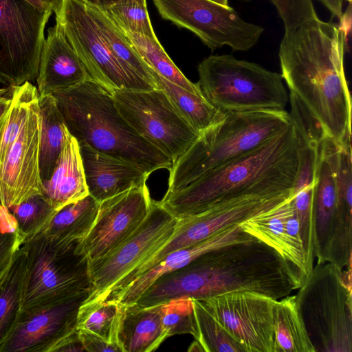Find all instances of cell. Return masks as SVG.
Masks as SVG:
<instances>
[{
  "label": "cell",
  "instance_id": "cell-1",
  "mask_svg": "<svg viewBox=\"0 0 352 352\" xmlns=\"http://www.w3.org/2000/svg\"><path fill=\"white\" fill-rule=\"evenodd\" d=\"M346 32L316 17L285 31L278 58L289 89L290 116L309 141L351 142V97L344 74Z\"/></svg>",
  "mask_w": 352,
  "mask_h": 352
},
{
  "label": "cell",
  "instance_id": "cell-2",
  "mask_svg": "<svg viewBox=\"0 0 352 352\" xmlns=\"http://www.w3.org/2000/svg\"><path fill=\"white\" fill-rule=\"evenodd\" d=\"M298 288L282 257L255 239L212 250L162 275L135 304L149 307L175 298L201 300L236 291L279 300Z\"/></svg>",
  "mask_w": 352,
  "mask_h": 352
},
{
  "label": "cell",
  "instance_id": "cell-3",
  "mask_svg": "<svg viewBox=\"0 0 352 352\" xmlns=\"http://www.w3.org/2000/svg\"><path fill=\"white\" fill-rule=\"evenodd\" d=\"M299 148V134L292 122L283 133L263 145L180 190L166 192L159 202L179 219L241 196H273L292 192L298 169Z\"/></svg>",
  "mask_w": 352,
  "mask_h": 352
},
{
  "label": "cell",
  "instance_id": "cell-4",
  "mask_svg": "<svg viewBox=\"0 0 352 352\" xmlns=\"http://www.w3.org/2000/svg\"><path fill=\"white\" fill-rule=\"evenodd\" d=\"M78 144L130 162L151 175L171 160L144 139L118 110L111 94L92 80L52 94Z\"/></svg>",
  "mask_w": 352,
  "mask_h": 352
},
{
  "label": "cell",
  "instance_id": "cell-5",
  "mask_svg": "<svg viewBox=\"0 0 352 352\" xmlns=\"http://www.w3.org/2000/svg\"><path fill=\"white\" fill-rule=\"evenodd\" d=\"M285 109L228 112L200 133L173 163L166 192L180 190L209 172L243 155L283 133L292 124Z\"/></svg>",
  "mask_w": 352,
  "mask_h": 352
},
{
  "label": "cell",
  "instance_id": "cell-6",
  "mask_svg": "<svg viewBox=\"0 0 352 352\" xmlns=\"http://www.w3.org/2000/svg\"><path fill=\"white\" fill-rule=\"evenodd\" d=\"M82 240L56 241L40 232L21 243L24 267L20 313L93 292Z\"/></svg>",
  "mask_w": 352,
  "mask_h": 352
},
{
  "label": "cell",
  "instance_id": "cell-7",
  "mask_svg": "<svg viewBox=\"0 0 352 352\" xmlns=\"http://www.w3.org/2000/svg\"><path fill=\"white\" fill-rule=\"evenodd\" d=\"M351 270L317 263L295 295L316 352L352 351Z\"/></svg>",
  "mask_w": 352,
  "mask_h": 352
},
{
  "label": "cell",
  "instance_id": "cell-8",
  "mask_svg": "<svg viewBox=\"0 0 352 352\" xmlns=\"http://www.w3.org/2000/svg\"><path fill=\"white\" fill-rule=\"evenodd\" d=\"M197 69L204 97L224 113L285 109L289 100L281 74L256 63L210 55Z\"/></svg>",
  "mask_w": 352,
  "mask_h": 352
},
{
  "label": "cell",
  "instance_id": "cell-9",
  "mask_svg": "<svg viewBox=\"0 0 352 352\" xmlns=\"http://www.w3.org/2000/svg\"><path fill=\"white\" fill-rule=\"evenodd\" d=\"M338 146L329 138L318 145L312 199L314 255L317 263H330L345 270L352 263V219L338 206L334 168Z\"/></svg>",
  "mask_w": 352,
  "mask_h": 352
},
{
  "label": "cell",
  "instance_id": "cell-10",
  "mask_svg": "<svg viewBox=\"0 0 352 352\" xmlns=\"http://www.w3.org/2000/svg\"><path fill=\"white\" fill-rule=\"evenodd\" d=\"M110 94L127 122L173 163L199 135L160 89H115Z\"/></svg>",
  "mask_w": 352,
  "mask_h": 352
},
{
  "label": "cell",
  "instance_id": "cell-11",
  "mask_svg": "<svg viewBox=\"0 0 352 352\" xmlns=\"http://www.w3.org/2000/svg\"><path fill=\"white\" fill-rule=\"evenodd\" d=\"M52 11L25 0H0V82L19 86L36 78Z\"/></svg>",
  "mask_w": 352,
  "mask_h": 352
},
{
  "label": "cell",
  "instance_id": "cell-12",
  "mask_svg": "<svg viewBox=\"0 0 352 352\" xmlns=\"http://www.w3.org/2000/svg\"><path fill=\"white\" fill-rule=\"evenodd\" d=\"M63 30L92 80L109 93L115 89H156L140 76L127 70L105 43L87 3L63 0L56 14Z\"/></svg>",
  "mask_w": 352,
  "mask_h": 352
},
{
  "label": "cell",
  "instance_id": "cell-13",
  "mask_svg": "<svg viewBox=\"0 0 352 352\" xmlns=\"http://www.w3.org/2000/svg\"><path fill=\"white\" fill-rule=\"evenodd\" d=\"M162 19L196 34L212 50L227 45L248 51L265 29L243 19L232 7L211 0H153Z\"/></svg>",
  "mask_w": 352,
  "mask_h": 352
},
{
  "label": "cell",
  "instance_id": "cell-14",
  "mask_svg": "<svg viewBox=\"0 0 352 352\" xmlns=\"http://www.w3.org/2000/svg\"><path fill=\"white\" fill-rule=\"evenodd\" d=\"M177 219L159 201L137 230L111 253L89 263L93 292L85 301L102 297L116 283L144 259L162 247L172 236Z\"/></svg>",
  "mask_w": 352,
  "mask_h": 352
},
{
  "label": "cell",
  "instance_id": "cell-15",
  "mask_svg": "<svg viewBox=\"0 0 352 352\" xmlns=\"http://www.w3.org/2000/svg\"><path fill=\"white\" fill-rule=\"evenodd\" d=\"M198 300L246 352H275L276 300L255 292L236 291Z\"/></svg>",
  "mask_w": 352,
  "mask_h": 352
},
{
  "label": "cell",
  "instance_id": "cell-16",
  "mask_svg": "<svg viewBox=\"0 0 352 352\" xmlns=\"http://www.w3.org/2000/svg\"><path fill=\"white\" fill-rule=\"evenodd\" d=\"M152 201L146 184L101 201L96 221L82 241L89 263L109 254L131 235L148 215Z\"/></svg>",
  "mask_w": 352,
  "mask_h": 352
},
{
  "label": "cell",
  "instance_id": "cell-17",
  "mask_svg": "<svg viewBox=\"0 0 352 352\" xmlns=\"http://www.w3.org/2000/svg\"><path fill=\"white\" fill-rule=\"evenodd\" d=\"M41 118L38 98L25 123L0 163V206L9 208L43 194L39 166Z\"/></svg>",
  "mask_w": 352,
  "mask_h": 352
},
{
  "label": "cell",
  "instance_id": "cell-18",
  "mask_svg": "<svg viewBox=\"0 0 352 352\" xmlns=\"http://www.w3.org/2000/svg\"><path fill=\"white\" fill-rule=\"evenodd\" d=\"M91 294L84 292L56 305L20 313L0 352H55L76 331L79 307Z\"/></svg>",
  "mask_w": 352,
  "mask_h": 352
},
{
  "label": "cell",
  "instance_id": "cell-19",
  "mask_svg": "<svg viewBox=\"0 0 352 352\" xmlns=\"http://www.w3.org/2000/svg\"><path fill=\"white\" fill-rule=\"evenodd\" d=\"M292 196V191L273 196L246 195L219 203L196 215L177 221L173 239L179 248L192 245L218 231L269 210Z\"/></svg>",
  "mask_w": 352,
  "mask_h": 352
},
{
  "label": "cell",
  "instance_id": "cell-20",
  "mask_svg": "<svg viewBox=\"0 0 352 352\" xmlns=\"http://www.w3.org/2000/svg\"><path fill=\"white\" fill-rule=\"evenodd\" d=\"M36 79L39 95L52 94L92 80L58 22L47 30Z\"/></svg>",
  "mask_w": 352,
  "mask_h": 352
},
{
  "label": "cell",
  "instance_id": "cell-21",
  "mask_svg": "<svg viewBox=\"0 0 352 352\" xmlns=\"http://www.w3.org/2000/svg\"><path fill=\"white\" fill-rule=\"evenodd\" d=\"M89 195L98 202L146 184L150 175L126 161L79 144Z\"/></svg>",
  "mask_w": 352,
  "mask_h": 352
},
{
  "label": "cell",
  "instance_id": "cell-22",
  "mask_svg": "<svg viewBox=\"0 0 352 352\" xmlns=\"http://www.w3.org/2000/svg\"><path fill=\"white\" fill-rule=\"evenodd\" d=\"M255 239L245 232L239 224L225 228L206 239L169 253L155 266L135 278L112 301L118 302L122 305L134 304L162 275L184 267L196 258L212 250Z\"/></svg>",
  "mask_w": 352,
  "mask_h": 352
},
{
  "label": "cell",
  "instance_id": "cell-23",
  "mask_svg": "<svg viewBox=\"0 0 352 352\" xmlns=\"http://www.w3.org/2000/svg\"><path fill=\"white\" fill-rule=\"evenodd\" d=\"M289 199L239 225L245 232L273 248L282 257L299 288L313 267L308 263L305 252L294 244L285 230L284 216Z\"/></svg>",
  "mask_w": 352,
  "mask_h": 352
},
{
  "label": "cell",
  "instance_id": "cell-24",
  "mask_svg": "<svg viewBox=\"0 0 352 352\" xmlns=\"http://www.w3.org/2000/svg\"><path fill=\"white\" fill-rule=\"evenodd\" d=\"M43 191L56 210L89 195L80 146L69 132L50 178L43 182Z\"/></svg>",
  "mask_w": 352,
  "mask_h": 352
},
{
  "label": "cell",
  "instance_id": "cell-25",
  "mask_svg": "<svg viewBox=\"0 0 352 352\" xmlns=\"http://www.w3.org/2000/svg\"><path fill=\"white\" fill-rule=\"evenodd\" d=\"M168 338L162 320V304L123 305L116 342L122 352H151Z\"/></svg>",
  "mask_w": 352,
  "mask_h": 352
},
{
  "label": "cell",
  "instance_id": "cell-26",
  "mask_svg": "<svg viewBox=\"0 0 352 352\" xmlns=\"http://www.w3.org/2000/svg\"><path fill=\"white\" fill-rule=\"evenodd\" d=\"M41 118L39 166L42 182L47 181L64 146L68 130L52 94L39 95Z\"/></svg>",
  "mask_w": 352,
  "mask_h": 352
},
{
  "label": "cell",
  "instance_id": "cell-27",
  "mask_svg": "<svg viewBox=\"0 0 352 352\" xmlns=\"http://www.w3.org/2000/svg\"><path fill=\"white\" fill-rule=\"evenodd\" d=\"M99 206L89 195L70 203L56 212L41 233L56 241L84 239L96 221Z\"/></svg>",
  "mask_w": 352,
  "mask_h": 352
},
{
  "label": "cell",
  "instance_id": "cell-28",
  "mask_svg": "<svg viewBox=\"0 0 352 352\" xmlns=\"http://www.w3.org/2000/svg\"><path fill=\"white\" fill-rule=\"evenodd\" d=\"M151 73L157 89L166 94L179 113L199 133L223 119L226 113L216 108L204 96L168 80L152 69Z\"/></svg>",
  "mask_w": 352,
  "mask_h": 352
},
{
  "label": "cell",
  "instance_id": "cell-29",
  "mask_svg": "<svg viewBox=\"0 0 352 352\" xmlns=\"http://www.w3.org/2000/svg\"><path fill=\"white\" fill-rule=\"evenodd\" d=\"M273 320L275 352H316L300 315L295 295L275 300Z\"/></svg>",
  "mask_w": 352,
  "mask_h": 352
},
{
  "label": "cell",
  "instance_id": "cell-30",
  "mask_svg": "<svg viewBox=\"0 0 352 352\" xmlns=\"http://www.w3.org/2000/svg\"><path fill=\"white\" fill-rule=\"evenodd\" d=\"M87 5L105 43L118 60L127 70L140 76L157 89L151 69L142 58L123 30L103 10Z\"/></svg>",
  "mask_w": 352,
  "mask_h": 352
},
{
  "label": "cell",
  "instance_id": "cell-31",
  "mask_svg": "<svg viewBox=\"0 0 352 352\" xmlns=\"http://www.w3.org/2000/svg\"><path fill=\"white\" fill-rule=\"evenodd\" d=\"M123 32L142 58L153 71L188 91L204 96L198 82H192L184 76L166 54L157 38H150L129 31Z\"/></svg>",
  "mask_w": 352,
  "mask_h": 352
},
{
  "label": "cell",
  "instance_id": "cell-32",
  "mask_svg": "<svg viewBox=\"0 0 352 352\" xmlns=\"http://www.w3.org/2000/svg\"><path fill=\"white\" fill-rule=\"evenodd\" d=\"M24 256L21 246L0 280V346L21 312Z\"/></svg>",
  "mask_w": 352,
  "mask_h": 352
},
{
  "label": "cell",
  "instance_id": "cell-33",
  "mask_svg": "<svg viewBox=\"0 0 352 352\" xmlns=\"http://www.w3.org/2000/svg\"><path fill=\"white\" fill-rule=\"evenodd\" d=\"M122 309L123 305L116 301H85L78 311L76 330L89 331L116 342Z\"/></svg>",
  "mask_w": 352,
  "mask_h": 352
},
{
  "label": "cell",
  "instance_id": "cell-34",
  "mask_svg": "<svg viewBox=\"0 0 352 352\" xmlns=\"http://www.w3.org/2000/svg\"><path fill=\"white\" fill-rule=\"evenodd\" d=\"M38 96L37 88L30 82L15 86L12 103L0 118V163L22 130L30 107Z\"/></svg>",
  "mask_w": 352,
  "mask_h": 352
},
{
  "label": "cell",
  "instance_id": "cell-35",
  "mask_svg": "<svg viewBox=\"0 0 352 352\" xmlns=\"http://www.w3.org/2000/svg\"><path fill=\"white\" fill-rule=\"evenodd\" d=\"M8 209L15 219L22 243L42 232L57 211L43 194L32 196Z\"/></svg>",
  "mask_w": 352,
  "mask_h": 352
},
{
  "label": "cell",
  "instance_id": "cell-36",
  "mask_svg": "<svg viewBox=\"0 0 352 352\" xmlns=\"http://www.w3.org/2000/svg\"><path fill=\"white\" fill-rule=\"evenodd\" d=\"M198 329L197 341L204 352H246L206 310L199 300L192 299Z\"/></svg>",
  "mask_w": 352,
  "mask_h": 352
},
{
  "label": "cell",
  "instance_id": "cell-37",
  "mask_svg": "<svg viewBox=\"0 0 352 352\" xmlns=\"http://www.w3.org/2000/svg\"><path fill=\"white\" fill-rule=\"evenodd\" d=\"M104 11L122 30L157 38L149 18L146 3L137 0H118Z\"/></svg>",
  "mask_w": 352,
  "mask_h": 352
},
{
  "label": "cell",
  "instance_id": "cell-38",
  "mask_svg": "<svg viewBox=\"0 0 352 352\" xmlns=\"http://www.w3.org/2000/svg\"><path fill=\"white\" fill-rule=\"evenodd\" d=\"M162 320L168 336L190 334L198 338V329L192 298L180 297L162 303Z\"/></svg>",
  "mask_w": 352,
  "mask_h": 352
},
{
  "label": "cell",
  "instance_id": "cell-39",
  "mask_svg": "<svg viewBox=\"0 0 352 352\" xmlns=\"http://www.w3.org/2000/svg\"><path fill=\"white\" fill-rule=\"evenodd\" d=\"M22 241L14 217L0 206V280L9 269Z\"/></svg>",
  "mask_w": 352,
  "mask_h": 352
},
{
  "label": "cell",
  "instance_id": "cell-40",
  "mask_svg": "<svg viewBox=\"0 0 352 352\" xmlns=\"http://www.w3.org/2000/svg\"><path fill=\"white\" fill-rule=\"evenodd\" d=\"M282 19L285 31L318 17L312 0H270Z\"/></svg>",
  "mask_w": 352,
  "mask_h": 352
},
{
  "label": "cell",
  "instance_id": "cell-41",
  "mask_svg": "<svg viewBox=\"0 0 352 352\" xmlns=\"http://www.w3.org/2000/svg\"><path fill=\"white\" fill-rule=\"evenodd\" d=\"M318 145L306 142L300 137L299 165L292 196L314 184Z\"/></svg>",
  "mask_w": 352,
  "mask_h": 352
},
{
  "label": "cell",
  "instance_id": "cell-42",
  "mask_svg": "<svg viewBox=\"0 0 352 352\" xmlns=\"http://www.w3.org/2000/svg\"><path fill=\"white\" fill-rule=\"evenodd\" d=\"M86 352H122L116 342L85 330H77Z\"/></svg>",
  "mask_w": 352,
  "mask_h": 352
},
{
  "label": "cell",
  "instance_id": "cell-43",
  "mask_svg": "<svg viewBox=\"0 0 352 352\" xmlns=\"http://www.w3.org/2000/svg\"><path fill=\"white\" fill-rule=\"evenodd\" d=\"M79 352L85 349L79 338L78 331L67 336L56 349L55 352Z\"/></svg>",
  "mask_w": 352,
  "mask_h": 352
},
{
  "label": "cell",
  "instance_id": "cell-44",
  "mask_svg": "<svg viewBox=\"0 0 352 352\" xmlns=\"http://www.w3.org/2000/svg\"><path fill=\"white\" fill-rule=\"evenodd\" d=\"M15 86L0 89V118L10 107L14 96Z\"/></svg>",
  "mask_w": 352,
  "mask_h": 352
},
{
  "label": "cell",
  "instance_id": "cell-45",
  "mask_svg": "<svg viewBox=\"0 0 352 352\" xmlns=\"http://www.w3.org/2000/svg\"><path fill=\"white\" fill-rule=\"evenodd\" d=\"M38 9L52 11L56 14L60 8L63 0H25Z\"/></svg>",
  "mask_w": 352,
  "mask_h": 352
},
{
  "label": "cell",
  "instance_id": "cell-46",
  "mask_svg": "<svg viewBox=\"0 0 352 352\" xmlns=\"http://www.w3.org/2000/svg\"><path fill=\"white\" fill-rule=\"evenodd\" d=\"M324 6L331 13L340 20L343 18V0H317Z\"/></svg>",
  "mask_w": 352,
  "mask_h": 352
},
{
  "label": "cell",
  "instance_id": "cell-47",
  "mask_svg": "<svg viewBox=\"0 0 352 352\" xmlns=\"http://www.w3.org/2000/svg\"><path fill=\"white\" fill-rule=\"evenodd\" d=\"M85 3L96 6L100 9L105 10L111 4L116 2L118 0H81Z\"/></svg>",
  "mask_w": 352,
  "mask_h": 352
},
{
  "label": "cell",
  "instance_id": "cell-48",
  "mask_svg": "<svg viewBox=\"0 0 352 352\" xmlns=\"http://www.w3.org/2000/svg\"><path fill=\"white\" fill-rule=\"evenodd\" d=\"M188 352H192V351L204 352V348L202 347V346L201 345V344L197 340H195V341H193L191 343V344L189 346V347L188 349Z\"/></svg>",
  "mask_w": 352,
  "mask_h": 352
},
{
  "label": "cell",
  "instance_id": "cell-49",
  "mask_svg": "<svg viewBox=\"0 0 352 352\" xmlns=\"http://www.w3.org/2000/svg\"><path fill=\"white\" fill-rule=\"evenodd\" d=\"M221 5L228 6V0H211Z\"/></svg>",
  "mask_w": 352,
  "mask_h": 352
},
{
  "label": "cell",
  "instance_id": "cell-50",
  "mask_svg": "<svg viewBox=\"0 0 352 352\" xmlns=\"http://www.w3.org/2000/svg\"><path fill=\"white\" fill-rule=\"evenodd\" d=\"M137 1H138L139 2L143 3H146V0H137Z\"/></svg>",
  "mask_w": 352,
  "mask_h": 352
},
{
  "label": "cell",
  "instance_id": "cell-51",
  "mask_svg": "<svg viewBox=\"0 0 352 352\" xmlns=\"http://www.w3.org/2000/svg\"><path fill=\"white\" fill-rule=\"evenodd\" d=\"M346 1H349V3L351 1V0H346Z\"/></svg>",
  "mask_w": 352,
  "mask_h": 352
}]
</instances>
